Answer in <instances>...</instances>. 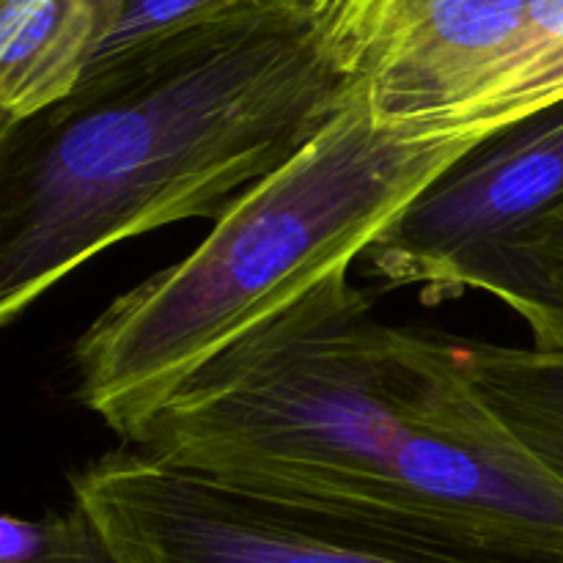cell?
I'll list each match as a JSON object with an SVG mask.
<instances>
[{
  "label": "cell",
  "instance_id": "1",
  "mask_svg": "<svg viewBox=\"0 0 563 563\" xmlns=\"http://www.w3.org/2000/svg\"><path fill=\"white\" fill-rule=\"evenodd\" d=\"M355 91L297 0H225L3 137L0 324L108 247L218 220Z\"/></svg>",
  "mask_w": 563,
  "mask_h": 563
},
{
  "label": "cell",
  "instance_id": "2",
  "mask_svg": "<svg viewBox=\"0 0 563 563\" xmlns=\"http://www.w3.org/2000/svg\"><path fill=\"white\" fill-rule=\"evenodd\" d=\"M388 124L361 82L275 174L242 192L181 262L115 297L71 352L75 396L135 443L214 355L350 269L401 212L482 143Z\"/></svg>",
  "mask_w": 563,
  "mask_h": 563
},
{
  "label": "cell",
  "instance_id": "3",
  "mask_svg": "<svg viewBox=\"0 0 563 563\" xmlns=\"http://www.w3.org/2000/svg\"><path fill=\"white\" fill-rule=\"evenodd\" d=\"M451 372V341L379 322L341 269L198 368L130 445L245 493L405 520L396 454Z\"/></svg>",
  "mask_w": 563,
  "mask_h": 563
},
{
  "label": "cell",
  "instance_id": "4",
  "mask_svg": "<svg viewBox=\"0 0 563 563\" xmlns=\"http://www.w3.org/2000/svg\"><path fill=\"white\" fill-rule=\"evenodd\" d=\"M69 484L119 563H563L416 522L245 493L126 443Z\"/></svg>",
  "mask_w": 563,
  "mask_h": 563
},
{
  "label": "cell",
  "instance_id": "5",
  "mask_svg": "<svg viewBox=\"0 0 563 563\" xmlns=\"http://www.w3.org/2000/svg\"><path fill=\"white\" fill-rule=\"evenodd\" d=\"M383 121L456 135L520 55L531 0H297Z\"/></svg>",
  "mask_w": 563,
  "mask_h": 563
},
{
  "label": "cell",
  "instance_id": "6",
  "mask_svg": "<svg viewBox=\"0 0 563 563\" xmlns=\"http://www.w3.org/2000/svg\"><path fill=\"white\" fill-rule=\"evenodd\" d=\"M563 203V102L451 165L363 256L390 286L429 297L478 289L500 256Z\"/></svg>",
  "mask_w": 563,
  "mask_h": 563
},
{
  "label": "cell",
  "instance_id": "7",
  "mask_svg": "<svg viewBox=\"0 0 563 563\" xmlns=\"http://www.w3.org/2000/svg\"><path fill=\"white\" fill-rule=\"evenodd\" d=\"M394 489L418 526L563 559V482L484 405L456 350L449 383L396 454Z\"/></svg>",
  "mask_w": 563,
  "mask_h": 563
},
{
  "label": "cell",
  "instance_id": "8",
  "mask_svg": "<svg viewBox=\"0 0 563 563\" xmlns=\"http://www.w3.org/2000/svg\"><path fill=\"white\" fill-rule=\"evenodd\" d=\"M121 22V0H0V135L69 99Z\"/></svg>",
  "mask_w": 563,
  "mask_h": 563
},
{
  "label": "cell",
  "instance_id": "9",
  "mask_svg": "<svg viewBox=\"0 0 563 563\" xmlns=\"http://www.w3.org/2000/svg\"><path fill=\"white\" fill-rule=\"evenodd\" d=\"M484 405L563 482V352L454 341Z\"/></svg>",
  "mask_w": 563,
  "mask_h": 563
},
{
  "label": "cell",
  "instance_id": "10",
  "mask_svg": "<svg viewBox=\"0 0 563 563\" xmlns=\"http://www.w3.org/2000/svg\"><path fill=\"white\" fill-rule=\"evenodd\" d=\"M0 563H119L102 528L82 506L27 520H0Z\"/></svg>",
  "mask_w": 563,
  "mask_h": 563
},
{
  "label": "cell",
  "instance_id": "11",
  "mask_svg": "<svg viewBox=\"0 0 563 563\" xmlns=\"http://www.w3.org/2000/svg\"><path fill=\"white\" fill-rule=\"evenodd\" d=\"M220 3L225 0H121L119 27L91 66L108 64V60L163 36L170 27H179L218 9Z\"/></svg>",
  "mask_w": 563,
  "mask_h": 563
}]
</instances>
